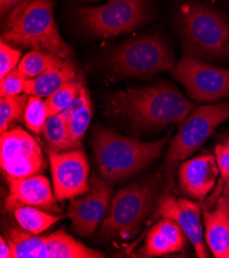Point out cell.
<instances>
[{
    "label": "cell",
    "instance_id": "cell-1",
    "mask_svg": "<svg viewBox=\"0 0 229 258\" xmlns=\"http://www.w3.org/2000/svg\"><path fill=\"white\" fill-rule=\"evenodd\" d=\"M111 103L116 114L142 131L181 124L194 109V103L167 83L119 91Z\"/></svg>",
    "mask_w": 229,
    "mask_h": 258
},
{
    "label": "cell",
    "instance_id": "cell-2",
    "mask_svg": "<svg viewBox=\"0 0 229 258\" xmlns=\"http://www.w3.org/2000/svg\"><path fill=\"white\" fill-rule=\"evenodd\" d=\"M54 9L52 0H26L20 4L6 17L2 39L12 45L70 59L72 49L59 32Z\"/></svg>",
    "mask_w": 229,
    "mask_h": 258
},
{
    "label": "cell",
    "instance_id": "cell-3",
    "mask_svg": "<svg viewBox=\"0 0 229 258\" xmlns=\"http://www.w3.org/2000/svg\"><path fill=\"white\" fill-rule=\"evenodd\" d=\"M164 192L165 182L159 175L143 177L121 188L112 199L109 212L102 222L97 239L113 242L134 238L158 207Z\"/></svg>",
    "mask_w": 229,
    "mask_h": 258
},
{
    "label": "cell",
    "instance_id": "cell-4",
    "mask_svg": "<svg viewBox=\"0 0 229 258\" xmlns=\"http://www.w3.org/2000/svg\"><path fill=\"white\" fill-rule=\"evenodd\" d=\"M169 138L170 134L156 142H144L96 128L93 148L100 176L112 183L142 172L161 156Z\"/></svg>",
    "mask_w": 229,
    "mask_h": 258
},
{
    "label": "cell",
    "instance_id": "cell-5",
    "mask_svg": "<svg viewBox=\"0 0 229 258\" xmlns=\"http://www.w3.org/2000/svg\"><path fill=\"white\" fill-rule=\"evenodd\" d=\"M176 19L186 55L229 60V22L221 11L207 4L185 3Z\"/></svg>",
    "mask_w": 229,
    "mask_h": 258
},
{
    "label": "cell",
    "instance_id": "cell-6",
    "mask_svg": "<svg viewBox=\"0 0 229 258\" xmlns=\"http://www.w3.org/2000/svg\"><path fill=\"white\" fill-rule=\"evenodd\" d=\"M173 50L159 36L145 35L126 40L112 53L111 71L121 77L149 79L152 75L173 69Z\"/></svg>",
    "mask_w": 229,
    "mask_h": 258
},
{
    "label": "cell",
    "instance_id": "cell-7",
    "mask_svg": "<svg viewBox=\"0 0 229 258\" xmlns=\"http://www.w3.org/2000/svg\"><path fill=\"white\" fill-rule=\"evenodd\" d=\"M229 119V102L194 108L180 124L166 154L165 169L172 175L176 167L187 160L205 143L216 128Z\"/></svg>",
    "mask_w": 229,
    "mask_h": 258
},
{
    "label": "cell",
    "instance_id": "cell-8",
    "mask_svg": "<svg viewBox=\"0 0 229 258\" xmlns=\"http://www.w3.org/2000/svg\"><path fill=\"white\" fill-rule=\"evenodd\" d=\"M149 0H109L101 7H82L76 15L83 27L100 38L130 32L150 17Z\"/></svg>",
    "mask_w": 229,
    "mask_h": 258
},
{
    "label": "cell",
    "instance_id": "cell-9",
    "mask_svg": "<svg viewBox=\"0 0 229 258\" xmlns=\"http://www.w3.org/2000/svg\"><path fill=\"white\" fill-rule=\"evenodd\" d=\"M171 75L186 89L189 97L196 102H215L229 98V69L217 68L185 55Z\"/></svg>",
    "mask_w": 229,
    "mask_h": 258
},
{
    "label": "cell",
    "instance_id": "cell-10",
    "mask_svg": "<svg viewBox=\"0 0 229 258\" xmlns=\"http://www.w3.org/2000/svg\"><path fill=\"white\" fill-rule=\"evenodd\" d=\"M0 161L8 181L40 174L45 168L41 147L20 126L2 134Z\"/></svg>",
    "mask_w": 229,
    "mask_h": 258
},
{
    "label": "cell",
    "instance_id": "cell-11",
    "mask_svg": "<svg viewBox=\"0 0 229 258\" xmlns=\"http://www.w3.org/2000/svg\"><path fill=\"white\" fill-rule=\"evenodd\" d=\"M47 156L58 202L74 199L89 190L90 164L83 148L68 151L47 149Z\"/></svg>",
    "mask_w": 229,
    "mask_h": 258
},
{
    "label": "cell",
    "instance_id": "cell-12",
    "mask_svg": "<svg viewBox=\"0 0 229 258\" xmlns=\"http://www.w3.org/2000/svg\"><path fill=\"white\" fill-rule=\"evenodd\" d=\"M112 195L113 188L110 182L102 177L93 176L90 180L89 190L71 199L67 216L70 218L76 234L89 237L95 233L105 219Z\"/></svg>",
    "mask_w": 229,
    "mask_h": 258
},
{
    "label": "cell",
    "instance_id": "cell-13",
    "mask_svg": "<svg viewBox=\"0 0 229 258\" xmlns=\"http://www.w3.org/2000/svg\"><path fill=\"white\" fill-rule=\"evenodd\" d=\"M157 208L162 217L174 220L181 227L187 240L194 247L197 257H208V251L202 236L201 208L198 203L187 199H178L174 195L165 191L159 200Z\"/></svg>",
    "mask_w": 229,
    "mask_h": 258
},
{
    "label": "cell",
    "instance_id": "cell-14",
    "mask_svg": "<svg viewBox=\"0 0 229 258\" xmlns=\"http://www.w3.org/2000/svg\"><path fill=\"white\" fill-rule=\"evenodd\" d=\"M10 192L6 200V210L11 212L17 206H31L43 211L58 214L61 209L49 180L40 174L10 180Z\"/></svg>",
    "mask_w": 229,
    "mask_h": 258
},
{
    "label": "cell",
    "instance_id": "cell-15",
    "mask_svg": "<svg viewBox=\"0 0 229 258\" xmlns=\"http://www.w3.org/2000/svg\"><path fill=\"white\" fill-rule=\"evenodd\" d=\"M219 174L216 158L212 154H201L183 161L178 171V178L186 196L202 202L213 190Z\"/></svg>",
    "mask_w": 229,
    "mask_h": 258
},
{
    "label": "cell",
    "instance_id": "cell-16",
    "mask_svg": "<svg viewBox=\"0 0 229 258\" xmlns=\"http://www.w3.org/2000/svg\"><path fill=\"white\" fill-rule=\"evenodd\" d=\"M187 237L174 220L163 217L152 226L145 244L139 252L140 257H161L184 250Z\"/></svg>",
    "mask_w": 229,
    "mask_h": 258
},
{
    "label": "cell",
    "instance_id": "cell-17",
    "mask_svg": "<svg viewBox=\"0 0 229 258\" xmlns=\"http://www.w3.org/2000/svg\"><path fill=\"white\" fill-rule=\"evenodd\" d=\"M205 239L216 258H229V197L218 199L215 208L203 211Z\"/></svg>",
    "mask_w": 229,
    "mask_h": 258
},
{
    "label": "cell",
    "instance_id": "cell-18",
    "mask_svg": "<svg viewBox=\"0 0 229 258\" xmlns=\"http://www.w3.org/2000/svg\"><path fill=\"white\" fill-rule=\"evenodd\" d=\"M80 79L79 71L70 59L63 60L54 67L32 80H26L24 93L29 96L47 98L64 85Z\"/></svg>",
    "mask_w": 229,
    "mask_h": 258
},
{
    "label": "cell",
    "instance_id": "cell-19",
    "mask_svg": "<svg viewBox=\"0 0 229 258\" xmlns=\"http://www.w3.org/2000/svg\"><path fill=\"white\" fill-rule=\"evenodd\" d=\"M104 253L87 247L64 230L46 236L40 258H103Z\"/></svg>",
    "mask_w": 229,
    "mask_h": 258
},
{
    "label": "cell",
    "instance_id": "cell-20",
    "mask_svg": "<svg viewBox=\"0 0 229 258\" xmlns=\"http://www.w3.org/2000/svg\"><path fill=\"white\" fill-rule=\"evenodd\" d=\"M7 241L12 249L13 258H40L46 236L33 235L19 224L6 230Z\"/></svg>",
    "mask_w": 229,
    "mask_h": 258
},
{
    "label": "cell",
    "instance_id": "cell-21",
    "mask_svg": "<svg viewBox=\"0 0 229 258\" xmlns=\"http://www.w3.org/2000/svg\"><path fill=\"white\" fill-rule=\"evenodd\" d=\"M11 213L21 227L37 236L62 219L60 215L24 205L17 206Z\"/></svg>",
    "mask_w": 229,
    "mask_h": 258
},
{
    "label": "cell",
    "instance_id": "cell-22",
    "mask_svg": "<svg viewBox=\"0 0 229 258\" xmlns=\"http://www.w3.org/2000/svg\"><path fill=\"white\" fill-rule=\"evenodd\" d=\"M41 135L46 142L48 149L56 151H68L74 149L69 138L67 122L60 114L48 116L42 128Z\"/></svg>",
    "mask_w": 229,
    "mask_h": 258
},
{
    "label": "cell",
    "instance_id": "cell-23",
    "mask_svg": "<svg viewBox=\"0 0 229 258\" xmlns=\"http://www.w3.org/2000/svg\"><path fill=\"white\" fill-rule=\"evenodd\" d=\"M62 62L63 59L56 56L39 50H31L20 61L18 70L26 80H32L53 69Z\"/></svg>",
    "mask_w": 229,
    "mask_h": 258
},
{
    "label": "cell",
    "instance_id": "cell-24",
    "mask_svg": "<svg viewBox=\"0 0 229 258\" xmlns=\"http://www.w3.org/2000/svg\"><path fill=\"white\" fill-rule=\"evenodd\" d=\"M84 86V82L80 77L79 80L64 85L54 94L48 96L45 99V103L49 115L60 114L66 108H68L75 98L80 95Z\"/></svg>",
    "mask_w": 229,
    "mask_h": 258
},
{
    "label": "cell",
    "instance_id": "cell-25",
    "mask_svg": "<svg viewBox=\"0 0 229 258\" xmlns=\"http://www.w3.org/2000/svg\"><path fill=\"white\" fill-rule=\"evenodd\" d=\"M27 102L28 97L26 95L2 97L0 100V132L2 134L9 131L11 124L24 115Z\"/></svg>",
    "mask_w": 229,
    "mask_h": 258
},
{
    "label": "cell",
    "instance_id": "cell-26",
    "mask_svg": "<svg viewBox=\"0 0 229 258\" xmlns=\"http://www.w3.org/2000/svg\"><path fill=\"white\" fill-rule=\"evenodd\" d=\"M92 117L93 106L91 99H89L85 106L78 113H75L73 117L67 122L69 138L74 149L82 148L83 139L91 123Z\"/></svg>",
    "mask_w": 229,
    "mask_h": 258
},
{
    "label": "cell",
    "instance_id": "cell-27",
    "mask_svg": "<svg viewBox=\"0 0 229 258\" xmlns=\"http://www.w3.org/2000/svg\"><path fill=\"white\" fill-rule=\"evenodd\" d=\"M48 116L49 113L45 100H42V98L38 96H30L23 115V119L26 125L32 132L41 134Z\"/></svg>",
    "mask_w": 229,
    "mask_h": 258
},
{
    "label": "cell",
    "instance_id": "cell-28",
    "mask_svg": "<svg viewBox=\"0 0 229 258\" xmlns=\"http://www.w3.org/2000/svg\"><path fill=\"white\" fill-rule=\"evenodd\" d=\"M22 53L20 49L12 47L2 39L0 42V80H3L10 72L16 69Z\"/></svg>",
    "mask_w": 229,
    "mask_h": 258
},
{
    "label": "cell",
    "instance_id": "cell-29",
    "mask_svg": "<svg viewBox=\"0 0 229 258\" xmlns=\"http://www.w3.org/2000/svg\"><path fill=\"white\" fill-rule=\"evenodd\" d=\"M25 85H26V79L16 68L0 82V95L2 97L21 95L24 93Z\"/></svg>",
    "mask_w": 229,
    "mask_h": 258
},
{
    "label": "cell",
    "instance_id": "cell-30",
    "mask_svg": "<svg viewBox=\"0 0 229 258\" xmlns=\"http://www.w3.org/2000/svg\"><path fill=\"white\" fill-rule=\"evenodd\" d=\"M215 158L222 179L226 181L229 174V146L221 143L215 147Z\"/></svg>",
    "mask_w": 229,
    "mask_h": 258
},
{
    "label": "cell",
    "instance_id": "cell-31",
    "mask_svg": "<svg viewBox=\"0 0 229 258\" xmlns=\"http://www.w3.org/2000/svg\"><path fill=\"white\" fill-rule=\"evenodd\" d=\"M90 99V96H89V92L87 90V88L84 86L80 95L75 98V100L71 103L70 106L68 108H66L63 112L60 113L61 117L66 121L68 122L75 113H78L87 103V101Z\"/></svg>",
    "mask_w": 229,
    "mask_h": 258
},
{
    "label": "cell",
    "instance_id": "cell-32",
    "mask_svg": "<svg viewBox=\"0 0 229 258\" xmlns=\"http://www.w3.org/2000/svg\"><path fill=\"white\" fill-rule=\"evenodd\" d=\"M26 0H0V13L2 18H6L17 6Z\"/></svg>",
    "mask_w": 229,
    "mask_h": 258
},
{
    "label": "cell",
    "instance_id": "cell-33",
    "mask_svg": "<svg viewBox=\"0 0 229 258\" xmlns=\"http://www.w3.org/2000/svg\"><path fill=\"white\" fill-rule=\"evenodd\" d=\"M0 257L2 258H13L11 246L4 237L0 238Z\"/></svg>",
    "mask_w": 229,
    "mask_h": 258
},
{
    "label": "cell",
    "instance_id": "cell-34",
    "mask_svg": "<svg viewBox=\"0 0 229 258\" xmlns=\"http://www.w3.org/2000/svg\"><path fill=\"white\" fill-rule=\"evenodd\" d=\"M226 185H227V195L229 197V183H226Z\"/></svg>",
    "mask_w": 229,
    "mask_h": 258
},
{
    "label": "cell",
    "instance_id": "cell-35",
    "mask_svg": "<svg viewBox=\"0 0 229 258\" xmlns=\"http://www.w3.org/2000/svg\"><path fill=\"white\" fill-rule=\"evenodd\" d=\"M224 143H226V144L229 146V138H227V140H226Z\"/></svg>",
    "mask_w": 229,
    "mask_h": 258
},
{
    "label": "cell",
    "instance_id": "cell-36",
    "mask_svg": "<svg viewBox=\"0 0 229 258\" xmlns=\"http://www.w3.org/2000/svg\"><path fill=\"white\" fill-rule=\"evenodd\" d=\"M225 6H226V8L229 10V3H226V4H225Z\"/></svg>",
    "mask_w": 229,
    "mask_h": 258
},
{
    "label": "cell",
    "instance_id": "cell-37",
    "mask_svg": "<svg viewBox=\"0 0 229 258\" xmlns=\"http://www.w3.org/2000/svg\"><path fill=\"white\" fill-rule=\"evenodd\" d=\"M226 183H229V174H228V178H227V180L225 181Z\"/></svg>",
    "mask_w": 229,
    "mask_h": 258
},
{
    "label": "cell",
    "instance_id": "cell-38",
    "mask_svg": "<svg viewBox=\"0 0 229 258\" xmlns=\"http://www.w3.org/2000/svg\"><path fill=\"white\" fill-rule=\"evenodd\" d=\"M82 2H95V0H82Z\"/></svg>",
    "mask_w": 229,
    "mask_h": 258
}]
</instances>
